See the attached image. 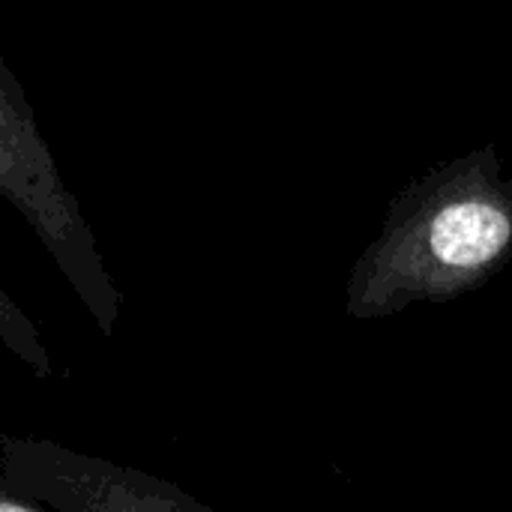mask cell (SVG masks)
I'll return each mask as SVG.
<instances>
[{
  "label": "cell",
  "mask_w": 512,
  "mask_h": 512,
  "mask_svg": "<svg viewBox=\"0 0 512 512\" xmlns=\"http://www.w3.org/2000/svg\"><path fill=\"white\" fill-rule=\"evenodd\" d=\"M0 480L48 512H222L171 480L39 438L0 435Z\"/></svg>",
  "instance_id": "obj_3"
},
{
  "label": "cell",
  "mask_w": 512,
  "mask_h": 512,
  "mask_svg": "<svg viewBox=\"0 0 512 512\" xmlns=\"http://www.w3.org/2000/svg\"><path fill=\"white\" fill-rule=\"evenodd\" d=\"M0 195L30 225L102 336H114L123 297L75 192L36 126L24 87L0 57Z\"/></svg>",
  "instance_id": "obj_2"
},
{
  "label": "cell",
  "mask_w": 512,
  "mask_h": 512,
  "mask_svg": "<svg viewBox=\"0 0 512 512\" xmlns=\"http://www.w3.org/2000/svg\"><path fill=\"white\" fill-rule=\"evenodd\" d=\"M0 342L3 348L21 360L36 378L48 381L54 378V363H51V354L42 342V333L39 327L30 321V315L3 291L0 285Z\"/></svg>",
  "instance_id": "obj_4"
},
{
  "label": "cell",
  "mask_w": 512,
  "mask_h": 512,
  "mask_svg": "<svg viewBox=\"0 0 512 512\" xmlns=\"http://www.w3.org/2000/svg\"><path fill=\"white\" fill-rule=\"evenodd\" d=\"M512 261V177L492 144L438 162L387 207L378 237L354 261L345 315L393 318L417 303H450Z\"/></svg>",
  "instance_id": "obj_1"
},
{
  "label": "cell",
  "mask_w": 512,
  "mask_h": 512,
  "mask_svg": "<svg viewBox=\"0 0 512 512\" xmlns=\"http://www.w3.org/2000/svg\"><path fill=\"white\" fill-rule=\"evenodd\" d=\"M0 512H48L45 507L33 504L30 498L12 492L3 480H0Z\"/></svg>",
  "instance_id": "obj_5"
}]
</instances>
